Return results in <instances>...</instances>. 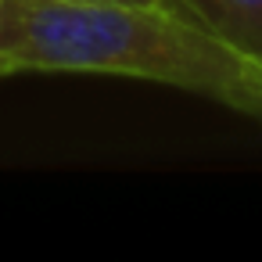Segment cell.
Returning a JSON list of instances; mask_svg holds the SVG:
<instances>
[{
    "mask_svg": "<svg viewBox=\"0 0 262 262\" xmlns=\"http://www.w3.org/2000/svg\"><path fill=\"white\" fill-rule=\"evenodd\" d=\"M0 72L147 79L262 119V61L180 4L4 0Z\"/></svg>",
    "mask_w": 262,
    "mask_h": 262,
    "instance_id": "6da1fadb",
    "label": "cell"
},
{
    "mask_svg": "<svg viewBox=\"0 0 262 262\" xmlns=\"http://www.w3.org/2000/svg\"><path fill=\"white\" fill-rule=\"evenodd\" d=\"M176 4L262 61V0H176Z\"/></svg>",
    "mask_w": 262,
    "mask_h": 262,
    "instance_id": "7a4b0ae2",
    "label": "cell"
},
{
    "mask_svg": "<svg viewBox=\"0 0 262 262\" xmlns=\"http://www.w3.org/2000/svg\"><path fill=\"white\" fill-rule=\"evenodd\" d=\"M122 4H176V0H122Z\"/></svg>",
    "mask_w": 262,
    "mask_h": 262,
    "instance_id": "3957f363",
    "label": "cell"
},
{
    "mask_svg": "<svg viewBox=\"0 0 262 262\" xmlns=\"http://www.w3.org/2000/svg\"><path fill=\"white\" fill-rule=\"evenodd\" d=\"M0 15H4V0H0ZM0 76H4V72H0Z\"/></svg>",
    "mask_w": 262,
    "mask_h": 262,
    "instance_id": "277c9868",
    "label": "cell"
},
{
    "mask_svg": "<svg viewBox=\"0 0 262 262\" xmlns=\"http://www.w3.org/2000/svg\"><path fill=\"white\" fill-rule=\"evenodd\" d=\"M0 79H4V76H0Z\"/></svg>",
    "mask_w": 262,
    "mask_h": 262,
    "instance_id": "5b68a950",
    "label": "cell"
}]
</instances>
